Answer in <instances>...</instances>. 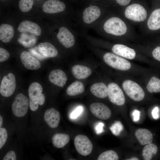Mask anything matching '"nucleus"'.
<instances>
[{"label": "nucleus", "instance_id": "f8f14e48", "mask_svg": "<svg viewBox=\"0 0 160 160\" xmlns=\"http://www.w3.org/2000/svg\"><path fill=\"white\" fill-rule=\"evenodd\" d=\"M91 113L96 117L103 120L110 118L111 112L110 109L105 105L100 103H94L90 105Z\"/></svg>", "mask_w": 160, "mask_h": 160}, {"label": "nucleus", "instance_id": "7c9ffc66", "mask_svg": "<svg viewBox=\"0 0 160 160\" xmlns=\"http://www.w3.org/2000/svg\"><path fill=\"white\" fill-rule=\"evenodd\" d=\"M123 126L119 121H116L110 127V129L115 135H119L123 129Z\"/></svg>", "mask_w": 160, "mask_h": 160}, {"label": "nucleus", "instance_id": "4c0bfd02", "mask_svg": "<svg viewBox=\"0 0 160 160\" xmlns=\"http://www.w3.org/2000/svg\"><path fill=\"white\" fill-rule=\"evenodd\" d=\"M152 115L153 118L155 119H158L159 117V109L158 107H155L153 110L152 112Z\"/></svg>", "mask_w": 160, "mask_h": 160}, {"label": "nucleus", "instance_id": "473e14b6", "mask_svg": "<svg viewBox=\"0 0 160 160\" xmlns=\"http://www.w3.org/2000/svg\"><path fill=\"white\" fill-rule=\"evenodd\" d=\"M9 57V52L5 49L0 48V62H3L7 60Z\"/></svg>", "mask_w": 160, "mask_h": 160}, {"label": "nucleus", "instance_id": "6e6552de", "mask_svg": "<svg viewBox=\"0 0 160 160\" xmlns=\"http://www.w3.org/2000/svg\"><path fill=\"white\" fill-rule=\"evenodd\" d=\"M29 105V101L27 97L23 93H19L15 96L12 104V112L17 117H23L27 113Z\"/></svg>", "mask_w": 160, "mask_h": 160}, {"label": "nucleus", "instance_id": "bb28decb", "mask_svg": "<svg viewBox=\"0 0 160 160\" xmlns=\"http://www.w3.org/2000/svg\"><path fill=\"white\" fill-rule=\"evenodd\" d=\"M158 150L157 146L151 143L146 145L143 148L142 155L145 160H150L156 154Z\"/></svg>", "mask_w": 160, "mask_h": 160}, {"label": "nucleus", "instance_id": "423d86ee", "mask_svg": "<svg viewBox=\"0 0 160 160\" xmlns=\"http://www.w3.org/2000/svg\"><path fill=\"white\" fill-rule=\"evenodd\" d=\"M122 86L126 94L132 100L139 101L144 98L145 95L143 89L136 82L131 80H126L123 82Z\"/></svg>", "mask_w": 160, "mask_h": 160}, {"label": "nucleus", "instance_id": "f03ea898", "mask_svg": "<svg viewBox=\"0 0 160 160\" xmlns=\"http://www.w3.org/2000/svg\"><path fill=\"white\" fill-rule=\"evenodd\" d=\"M74 15L77 22L83 28H92L100 22L103 13L100 8L95 5H90L80 13Z\"/></svg>", "mask_w": 160, "mask_h": 160}, {"label": "nucleus", "instance_id": "37998d69", "mask_svg": "<svg viewBox=\"0 0 160 160\" xmlns=\"http://www.w3.org/2000/svg\"></svg>", "mask_w": 160, "mask_h": 160}, {"label": "nucleus", "instance_id": "c9c22d12", "mask_svg": "<svg viewBox=\"0 0 160 160\" xmlns=\"http://www.w3.org/2000/svg\"><path fill=\"white\" fill-rule=\"evenodd\" d=\"M152 55L156 60L160 62V46L154 49L152 52Z\"/></svg>", "mask_w": 160, "mask_h": 160}, {"label": "nucleus", "instance_id": "f257e3e1", "mask_svg": "<svg viewBox=\"0 0 160 160\" xmlns=\"http://www.w3.org/2000/svg\"><path fill=\"white\" fill-rule=\"evenodd\" d=\"M99 33H104L114 36H122L127 31V26L120 18L116 16L108 17L92 28Z\"/></svg>", "mask_w": 160, "mask_h": 160}, {"label": "nucleus", "instance_id": "cd10ccee", "mask_svg": "<svg viewBox=\"0 0 160 160\" xmlns=\"http://www.w3.org/2000/svg\"><path fill=\"white\" fill-rule=\"evenodd\" d=\"M146 88L150 93L160 92V79L156 76L152 77L148 83Z\"/></svg>", "mask_w": 160, "mask_h": 160}, {"label": "nucleus", "instance_id": "f3484780", "mask_svg": "<svg viewBox=\"0 0 160 160\" xmlns=\"http://www.w3.org/2000/svg\"><path fill=\"white\" fill-rule=\"evenodd\" d=\"M44 119L51 128H55L58 126L60 118L59 112L54 108L47 109L44 115Z\"/></svg>", "mask_w": 160, "mask_h": 160}, {"label": "nucleus", "instance_id": "79ce46f5", "mask_svg": "<svg viewBox=\"0 0 160 160\" xmlns=\"http://www.w3.org/2000/svg\"><path fill=\"white\" fill-rule=\"evenodd\" d=\"M127 160H138L139 159L135 157H133L129 159H127Z\"/></svg>", "mask_w": 160, "mask_h": 160}, {"label": "nucleus", "instance_id": "a19ab883", "mask_svg": "<svg viewBox=\"0 0 160 160\" xmlns=\"http://www.w3.org/2000/svg\"><path fill=\"white\" fill-rule=\"evenodd\" d=\"M3 118L2 116H0V128H1L3 124Z\"/></svg>", "mask_w": 160, "mask_h": 160}, {"label": "nucleus", "instance_id": "5701e85b", "mask_svg": "<svg viewBox=\"0 0 160 160\" xmlns=\"http://www.w3.org/2000/svg\"><path fill=\"white\" fill-rule=\"evenodd\" d=\"M14 29L11 25L4 24L0 26V39L4 43L9 42L13 38Z\"/></svg>", "mask_w": 160, "mask_h": 160}, {"label": "nucleus", "instance_id": "412c9836", "mask_svg": "<svg viewBox=\"0 0 160 160\" xmlns=\"http://www.w3.org/2000/svg\"><path fill=\"white\" fill-rule=\"evenodd\" d=\"M71 72L75 78L79 79L87 78L91 75L92 73L89 68L80 65L73 66L71 68Z\"/></svg>", "mask_w": 160, "mask_h": 160}, {"label": "nucleus", "instance_id": "4be33fe9", "mask_svg": "<svg viewBox=\"0 0 160 160\" xmlns=\"http://www.w3.org/2000/svg\"><path fill=\"white\" fill-rule=\"evenodd\" d=\"M147 25L148 28L152 31L160 29V9L153 10L148 19Z\"/></svg>", "mask_w": 160, "mask_h": 160}, {"label": "nucleus", "instance_id": "c756f323", "mask_svg": "<svg viewBox=\"0 0 160 160\" xmlns=\"http://www.w3.org/2000/svg\"><path fill=\"white\" fill-rule=\"evenodd\" d=\"M33 3V0H20L19 3V8L23 12H28L32 9Z\"/></svg>", "mask_w": 160, "mask_h": 160}, {"label": "nucleus", "instance_id": "4468645a", "mask_svg": "<svg viewBox=\"0 0 160 160\" xmlns=\"http://www.w3.org/2000/svg\"><path fill=\"white\" fill-rule=\"evenodd\" d=\"M20 59L24 67L27 69L36 70L41 67L39 61L28 52H22L20 55Z\"/></svg>", "mask_w": 160, "mask_h": 160}, {"label": "nucleus", "instance_id": "ea45409f", "mask_svg": "<svg viewBox=\"0 0 160 160\" xmlns=\"http://www.w3.org/2000/svg\"><path fill=\"white\" fill-rule=\"evenodd\" d=\"M116 3L121 6H125L129 4L131 0H115Z\"/></svg>", "mask_w": 160, "mask_h": 160}, {"label": "nucleus", "instance_id": "58836bf2", "mask_svg": "<svg viewBox=\"0 0 160 160\" xmlns=\"http://www.w3.org/2000/svg\"><path fill=\"white\" fill-rule=\"evenodd\" d=\"M140 112L137 110H135L132 113L133 120L134 121H138L140 118Z\"/></svg>", "mask_w": 160, "mask_h": 160}, {"label": "nucleus", "instance_id": "9b49d317", "mask_svg": "<svg viewBox=\"0 0 160 160\" xmlns=\"http://www.w3.org/2000/svg\"><path fill=\"white\" fill-rule=\"evenodd\" d=\"M16 87L15 76L12 73H9L2 80L0 86V94L4 97H10L14 93Z\"/></svg>", "mask_w": 160, "mask_h": 160}, {"label": "nucleus", "instance_id": "6ab92c4d", "mask_svg": "<svg viewBox=\"0 0 160 160\" xmlns=\"http://www.w3.org/2000/svg\"><path fill=\"white\" fill-rule=\"evenodd\" d=\"M38 49L43 56L47 57H54L58 54V51L56 47L47 42L40 43L38 46Z\"/></svg>", "mask_w": 160, "mask_h": 160}, {"label": "nucleus", "instance_id": "393cba45", "mask_svg": "<svg viewBox=\"0 0 160 160\" xmlns=\"http://www.w3.org/2000/svg\"><path fill=\"white\" fill-rule=\"evenodd\" d=\"M70 137L66 134L58 133L55 134L52 138L53 145L60 148L64 147L70 141Z\"/></svg>", "mask_w": 160, "mask_h": 160}, {"label": "nucleus", "instance_id": "20e7f679", "mask_svg": "<svg viewBox=\"0 0 160 160\" xmlns=\"http://www.w3.org/2000/svg\"><path fill=\"white\" fill-rule=\"evenodd\" d=\"M125 17L128 19L136 22H141L147 18V12L144 7L137 3L132 4L126 8Z\"/></svg>", "mask_w": 160, "mask_h": 160}, {"label": "nucleus", "instance_id": "c85d7f7f", "mask_svg": "<svg viewBox=\"0 0 160 160\" xmlns=\"http://www.w3.org/2000/svg\"><path fill=\"white\" fill-rule=\"evenodd\" d=\"M119 159L116 153L112 150H108L101 153L98 156V160H118Z\"/></svg>", "mask_w": 160, "mask_h": 160}, {"label": "nucleus", "instance_id": "ddd939ff", "mask_svg": "<svg viewBox=\"0 0 160 160\" xmlns=\"http://www.w3.org/2000/svg\"><path fill=\"white\" fill-rule=\"evenodd\" d=\"M65 8L64 2L59 0H48L42 6V10L44 12L50 14L61 12L64 11Z\"/></svg>", "mask_w": 160, "mask_h": 160}, {"label": "nucleus", "instance_id": "2eb2a0df", "mask_svg": "<svg viewBox=\"0 0 160 160\" xmlns=\"http://www.w3.org/2000/svg\"><path fill=\"white\" fill-rule=\"evenodd\" d=\"M111 50L113 53L130 60L134 59L136 55L134 49L121 44H114L112 47Z\"/></svg>", "mask_w": 160, "mask_h": 160}, {"label": "nucleus", "instance_id": "7ed1b4c3", "mask_svg": "<svg viewBox=\"0 0 160 160\" xmlns=\"http://www.w3.org/2000/svg\"><path fill=\"white\" fill-rule=\"evenodd\" d=\"M43 90L41 85L37 82L32 83L28 89L29 97V106L32 111H36L39 105H43L45 101V96L42 92Z\"/></svg>", "mask_w": 160, "mask_h": 160}, {"label": "nucleus", "instance_id": "39448f33", "mask_svg": "<svg viewBox=\"0 0 160 160\" xmlns=\"http://www.w3.org/2000/svg\"><path fill=\"white\" fill-rule=\"evenodd\" d=\"M103 59L108 65L117 70L126 71L131 67V63L128 60L112 52L105 53Z\"/></svg>", "mask_w": 160, "mask_h": 160}, {"label": "nucleus", "instance_id": "9d476101", "mask_svg": "<svg viewBox=\"0 0 160 160\" xmlns=\"http://www.w3.org/2000/svg\"><path fill=\"white\" fill-rule=\"evenodd\" d=\"M108 96L110 101L118 105H123L125 101L123 92L119 86L116 84L112 82L108 85Z\"/></svg>", "mask_w": 160, "mask_h": 160}, {"label": "nucleus", "instance_id": "aec40b11", "mask_svg": "<svg viewBox=\"0 0 160 160\" xmlns=\"http://www.w3.org/2000/svg\"><path fill=\"white\" fill-rule=\"evenodd\" d=\"M135 135L139 143L142 145L151 143L153 140V135L149 130L144 128H140L137 130Z\"/></svg>", "mask_w": 160, "mask_h": 160}, {"label": "nucleus", "instance_id": "f704fd0d", "mask_svg": "<svg viewBox=\"0 0 160 160\" xmlns=\"http://www.w3.org/2000/svg\"><path fill=\"white\" fill-rule=\"evenodd\" d=\"M16 156L15 152L13 151H9L4 156L3 160H15Z\"/></svg>", "mask_w": 160, "mask_h": 160}, {"label": "nucleus", "instance_id": "b1692460", "mask_svg": "<svg viewBox=\"0 0 160 160\" xmlns=\"http://www.w3.org/2000/svg\"><path fill=\"white\" fill-rule=\"evenodd\" d=\"M90 90L92 93L97 97L104 98L108 96V87L102 82H98L93 84Z\"/></svg>", "mask_w": 160, "mask_h": 160}, {"label": "nucleus", "instance_id": "a211bd4d", "mask_svg": "<svg viewBox=\"0 0 160 160\" xmlns=\"http://www.w3.org/2000/svg\"><path fill=\"white\" fill-rule=\"evenodd\" d=\"M48 79L51 82L60 87H63L68 80L65 73L60 69H56L51 71L49 75Z\"/></svg>", "mask_w": 160, "mask_h": 160}, {"label": "nucleus", "instance_id": "1a4fd4ad", "mask_svg": "<svg viewBox=\"0 0 160 160\" xmlns=\"http://www.w3.org/2000/svg\"><path fill=\"white\" fill-rule=\"evenodd\" d=\"M74 143L77 151L81 155L86 156L91 153L93 145L86 136L82 135H77L75 137Z\"/></svg>", "mask_w": 160, "mask_h": 160}, {"label": "nucleus", "instance_id": "2f4dec72", "mask_svg": "<svg viewBox=\"0 0 160 160\" xmlns=\"http://www.w3.org/2000/svg\"><path fill=\"white\" fill-rule=\"evenodd\" d=\"M8 137L6 129L4 128H0V149H1L5 143Z\"/></svg>", "mask_w": 160, "mask_h": 160}, {"label": "nucleus", "instance_id": "e433bc0d", "mask_svg": "<svg viewBox=\"0 0 160 160\" xmlns=\"http://www.w3.org/2000/svg\"><path fill=\"white\" fill-rule=\"evenodd\" d=\"M104 126V123L102 122H99L96 125L95 129L96 133L99 135L104 131L103 127Z\"/></svg>", "mask_w": 160, "mask_h": 160}, {"label": "nucleus", "instance_id": "dca6fc26", "mask_svg": "<svg viewBox=\"0 0 160 160\" xmlns=\"http://www.w3.org/2000/svg\"><path fill=\"white\" fill-rule=\"evenodd\" d=\"M17 30L20 32L30 33L37 36H40L41 32V28L38 25L28 20L21 22L18 25Z\"/></svg>", "mask_w": 160, "mask_h": 160}, {"label": "nucleus", "instance_id": "a878e982", "mask_svg": "<svg viewBox=\"0 0 160 160\" xmlns=\"http://www.w3.org/2000/svg\"><path fill=\"white\" fill-rule=\"evenodd\" d=\"M84 90V85L81 81H76L69 86L66 89V93L70 96H74L81 94Z\"/></svg>", "mask_w": 160, "mask_h": 160}, {"label": "nucleus", "instance_id": "0eeeda50", "mask_svg": "<svg viewBox=\"0 0 160 160\" xmlns=\"http://www.w3.org/2000/svg\"><path fill=\"white\" fill-rule=\"evenodd\" d=\"M56 37L60 43L67 49L73 47L76 41V34L73 29L65 26L60 28Z\"/></svg>", "mask_w": 160, "mask_h": 160}, {"label": "nucleus", "instance_id": "72a5a7b5", "mask_svg": "<svg viewBox=\"0 0 160 160\" xmlns=\"http://www.w3.org/2000/svg\"><path fill=\"white\" fill-rule=\"evenodd\" d=\"M83 107L81 106L77 107L71 113L70 117L72 119H75L77 118L82 112Z\"/></svg>", "mask_w": 160, "mask_h": 160}]
</instances>
